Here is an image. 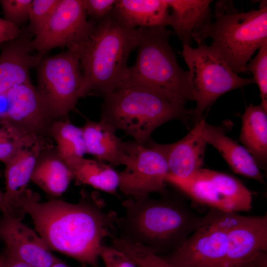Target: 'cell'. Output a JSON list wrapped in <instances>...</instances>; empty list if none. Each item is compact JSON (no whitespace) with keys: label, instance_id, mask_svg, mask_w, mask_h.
Instances as JSON below:
<instances>
[{"label":"cell","instance_id":"6da1fadb","mask_svg":"<svg viewBox=\"0 0 267 267\" xmlns=\"http://www.w3.org/2000/svg\"><path fill=\"white\" fill-rule=\"evenodd\" d=\"M104 204L98 195L86 193L78 203L56 198L41 202L38 194L28 188L18 202L21 216L31 217L50 250L93 267H97L103 240L114 235L118 219Z\"/></svg>","mask_w":267,"mask_h":267},{"label":"cell","instance_id":"7a4b0ae2","mask_svg":"<svg viewBox=\"0 0 267 267\" xmlns=\"http://www.w3.org/2000/svg\"><path fill=\"white\" fill-rule=\"evenodd\" d=\"M138 28L122 23L112 10L98 22L87 39L78 46L82 82L80 98L102 97L122 83L131 52L137 47Z\"/></svg>","mask_w":267,"mask_h":267},{"label":"cell","instance_id":"3957f363","mask_svg":"<svg viewBox=\"0 0 267 267\" xmlns=\"http://www.w3.org/2000/svg\"><path fill=\"white\" fill-rule=\"evenodd\" d=\"M122 205L125 213L117 221L119 236L160 256L179 247L202 219L181 204L166 198L128 197Z\"/></svg>","mask_w":267,"mask_h":267},{"label":"cell","instance_id":"277c9868","mask_svg":"<svg viewBox=\"0 0 267 267\" xmlns=\"http://www.w3.org/2000/svg\"><path fill=\"white\" fill-rule=\"evenodd\" d=\"M103 99L100 120L142 145L164 123L179 120L187 124L192 119V110L185 104L138 84L122 83Z\"/></svg>","mask_w":267,"mask_h":267},{"label":"cell","instance_id":"5b68a950","mask_svg":"<svg viewBox=\"0 0 267 267\" xmlns=\"http://www.w3.org/2000/svg\"><path fill=\"white\" fill-rule=\"evenodd\" d=\"M215 21L205 25L192 35L199 44L211 38L217 50L236 74L245 72L253 54L267 41V1L258 9L240 12L232 0L216 2Z\"/></svg>","mask_w":267,"mask_h":267},{"label":"cell","instance_id":"8992f818","mask_svg":"<svg viewBox=\"0 0 267 267\" xmlns=\"http://www.w3.org/2000/svg\"><path fill=\"white\" fill-rule=\"evenodd\" d=\"M138 31L135 62L128 67L121 84L142 85L184 104L193 101L187 71L178 64L169 43L171 31L165 26Z\"/></svg>","mask_w":267,"mask_h":267},{"label":"cell","instance_id":"52a82bcc","mask_svg":"<svg viewBox=\"0 0 267 267\" xmlns=\"http://www.w3.org/2000/svg\"><path fill=\"white\" fill-rule=\"evenodd\" d=\"M181 55L188 68L189 82L196 107L192 109L195 123L205 110L221 96L230 90L254 84L253 78L235 74L219 52L204 43L193 48L182 44Z\"/></svg>","mask_w":267,"mask_h":267},{"label":"cell","instance_id":"ba28073f","mask_svg":"<svg viewBox=\"0 0 267 267\" xmlns=\"http://www.w3.org/2000/svg\"><path fill=\"white\" fill-rule=\"evenodd\" d=\"M240 217L211 209L179 247L161 256L180 267H225L227 231Z\"/></svg>","mask_w":267,"mask_h":267},{"label":"cell","instance_id":"9c48e42d","mask_svg":"<svg viewBox=\"0 0 267 267\" xmlns=\"http://www.w3.org/2000/svg\"><path fill=\"white\" fill-rule=\"evenodd\" d=\"M36 68V88L52 117H67L80 98L82 75L78 47L43 57Z\"/></svg>","mask_w":267,"mask_h":267},{"label":"cell","instance_id":"30bf717a","mask_svg":"<svg viewBox=\"0 0 267 267\" xmlns=\"http://www.w3.org/2000/svg\"><path fill=\"white\" fill-rule=\"evenodd\" d=\"M165 181L195 202L212 209L238 213L252 208L250 191L239 180L223 173L201 168L184 178L168 174Z\"/></svg>","mask_w":267,"mask_h":267},{"label":"cell","instance_id":"8fae6325","mask_svg":"<svg viewBox=\"0 0 267 267\" xmlns=\"http://www.w3.org/2000/svg\"><path fill=\"white\" fill-rule=\"evenodd\" d=\"M120 165L125 166L119 173V189L124 195L137 197L152 193L165 194L169 169L165 157L156 149L134 141L125 142Z\"/></svg>","mask_w":267,"mask_h":267},{"label":"cell","instance_id":"7c38bea8","mask_svg":"<svg viewBox=\"0 0 267 267\" xmlns=\"http://www.w3.org/2000/svg\"><path fill=\"white\" fill-rule=\"evenodd\" d=\"M87 17L84 0H60L42 30L33 38V49L44 55L56 47L80 45L97 24Z\"/></svg>","mask_w":267,"mask_h":267},{"label":"cell","instance_id":"4fadbf2b","mask_svg":"<svg viewBox=\"0 0 267 267\" xmlns=\"http://www.w3.org/2000/svg\"><path fill=\"white\" fill-rule=\"evenodd\" d=\"M225 267H267V215L243 216L227 231Z\"/></svg>","mask_w":267,"mask_h":267},{"label":"cell","instance_id":"5bb4252c","mask_svg":"<svg viewBox=\"0 0 267 267\" xmlns=\"http://www.w3.org/2000/svg\"><path fill=\"white\" fill-rule=\"evenodd\" d=\"M6 94L8 110L3 122L22 135L50 138V128L55 120L31 82L12 88Z\"/></svg>","mask_w":267,"mask_h":267},{"label":"cell","instance_id":"9a60e30c","mask_svg":"<svg viewBox=\"0 0 267 267\" xmlns=\"http://www.w3.org/2000/svg\"><path fill=\"white\" fill-rule=\"evenodd\" d=\"M0 240L5 252L32 267H50L58 259L38 233L12 217H0Z\"/></svg>","mask_w":267,"mask_h":267},{"label":"cell","instance_id":"2e32d148","mask_svg":"<svg viewBox=\"0 0 267 267\" xmlns=\"http://www.w3.org/2000/svg\"><path fill=\"white\" fill-rule=\"evenodd\" d=\"M50 138L41 137L20 149L5 164V192L0 206L2 215L21 220L18 207L21 195L27 188L28 183L36 161Z\"/></svg>","mask_w":267,"mask_h":267},{"label":"cell","instance_id":"e0dca14e","mask_svg":"<svg viewBox=\"0 0 267 267\" xmlns=\"http://www.w3.org/2000/svg\"><path fill=\"white\" fill-rule=\"evenodd\" d=\"M205 121L196 122L189 133L180 140L170 144H159L150 140L148 144L158 150L167 162L169 175L188 178L202 168L207 142L204 136Z\"/></svg>","mask_w":267,"mask_h":267},{"label":"cell","instance_id":"ac0fdd59","mask_svg":"<svg viewBox=\"0 0 267 267\" xmlns=\"http://www.w3.org/2000/svg\"><path fill=\"white\" fill-rule=\"evenodd\" d=\"M229 125L215 126L205 122L204 136L207 143L219 151L234 173L264 183V177L253 156L244 146L226 135Z\"/></svg>","mask_w":267,"mask_h":267},{"label":"cell","instance_id":"d6986e66","mask_svg":"<svg viewBox=\"0 0 267 267\" xmlns=\"http://www.w3.org/2000/svg\"><path fill=\"white\" fill-rule=\"evenodd\" d=\"M72 179L69 167L51 142L38 157L31 180L46 194L55 198L66 190Z\"/></svg>","mask_w":267,"mask_h":267},{"label":"cell","instance_id":"ffe728a7","mask_svg":"<svg viewBox=\"0 0 267 267\" xmlns=\"http://www.w3.org/2000/svg\"><path fill=\"white\" fill-rule=\"evenodd\" d=\"M113 11L124 24L133 28H152L169 25L166 0H118Z\"/></svg>","mask_w":267,"mask_h":267},{"label":"cell","instance_id":"44dd1931","mask_svg":"<svg viewBox=\"0 0 267 267\" xmlns=\"http://www.w3.org/2000/svg\"><path fill=\"white\" fill-rule=\"evenodd\" d=\"M170 12L169 25L182 41L190 45L192 35L211 21L209 0H166Z\"/></svg>","mask_w":267,"mask_h":267},{"label":"cell","instance_id":"7402d4cb","mask_svg":"<svg viewBox=\"0 0 267 267\" xmlns=\"http://www.w3.org/2000/svg\"><path fill=\"white\" fill-rule=\"evenodd\" d=\"M81 128L87 153L111 166L120 165L125 141L117 136L115 129L101 120L94 121L88 119Z\"/></svg>","mask_w":267,"mask_h":267},{"label":"cell","instance_id":"603a6c76","mask_svg":"<svg viewBox=\"0 0 267 267\" xmlns=\"http://www.w3.org/2000/svg\"><path fill=\"white\" fill-rule=\"evenodd\" d=\"M239 139L260 168L267 161V111L261 104L246 106L241 116Z\"/></svg>","mask_w":267,"mask_h":267},{"label":"cell","instance_id":"cb8c5ba5","mask_svg":"<svg viewBox=\"0 0 267 267\" xmlns=\"http://www.w3.org/2000/svg\"><path fill=\"white\" fill-rule=\"evenodd\" d=\"M66 164L77 183L88 185L109 194H116L119 189V173L108 164L83 157Z\"/></svg>","mask_w":267,"mask_h":267},{"label":"cell","instance_id":"d4e9b609","mask_svg":"<svg viewBox=\"0 0 267 267\" xmlns=\"http://www.w3.org/2000/svg\"><path fill=\"white\" fill-rule=\"evenodd\" d=\"M49 136L56 150L66 163L84 157L86 148L82 128L71 123L67 117L54 121Z\"/></svg>","mask_w":267,"mask_h":267},{"label":"cell","instance_id":"484cf974","mask_svg":"<svg viewBox=\"0 0 267 267\" xmlns=\"http://www.w3.org/2000/svg\"><path fill=\"white\" fill-rule=\"evenodd\" d=\"M111 245L126 254L137 267H180L137 243L119 236L111 238Z\"/></svg>","mask_w":267,"mask_h":267},{"label":"cell","instance_id":"4316f807","mask_svg":"<svg viewBox=\"0 0 267 267\" xmlns=\"http://www.w3.org/2000/svg\"><path fill=\"white\" fill-rule=\"evenodd\" d=\"M245 71L253 74V79L260 90V104L267 111V41L260 46L256 56L246 64Z\"/></svg>","mask_w":267,"mask_h":267},{"label":"cell","instance_id":"83f0119b","mask_svg":"<svg viewBox=\"0 0 267 267\" xmlns=\"http://www.w3.org/2000/svg\"><path fill=\"white\" fill-rule=\"evenodd\" d=\"M59 1L60 0H32L27 29L34 37L42 30Z\"/></svg>","mask_w":267,"mask_h":267},{"label":"cell","instance_id":"f1b7e54d","mask_svg":"<svg viewBox=\"0 0 267 267\" xmlns=\"http://www.w3.org/2000/svg\"><path fill=\"white\" fill-rule=\"evenodd\" d=\"M32 0H0L4 19L19 26L29 20Z\"/></svg>","mask_w":267,"mask_h":267},{"label":"cell","instance_id":"f546056e","mask_svg":"<svg viewBox=\"0 0 267 267\" xmlns=\"http://www.w3.org/2000/svg\"><path fill=\"white\" fill-rule=\"evenodd\" d=\"M100 258L105 267H137L126 254L111 245L103 244Z\"/></svg>","mask_w":267,"mask_h":267},{"label":"cell","instance_id":"4dcf8cb0","mask_svg":"<svg viewBox=\"0 0 267 267\" xmlns=\"http://www.w3.org/2000/svg\"><path fill=\"white\" fill-rule=\"evenodd\" d=\"M87 16L98 22L105 17L113 9L115 0H84Z\"/></svg>","mask_w":267,"mask_h":267},{"label":"cell","instance_id":"1f68e13d","mask_svg":"<svg viewBox=\"0 0 267 267\" xmlns=\"http://www.w3.org/2000/svg\"><path fill=\"white\" fill-rule=\"evenodd\" d=\"M21 31L18 26L0 17V44L15 39Z\"/></svg>","mask_w":267,"mask_h":267},{"label":"cell","instance_id":"d6a6232c","mask_svg":"<svg viewBox=\"0 0 267 267\" xmlns=\"http://www.w3.org/2000/svg\"><path fill=\"white\" fill-rule=\"evenodd\" d=\"M5 267H32L7 254L5 251L2 255Z\"/></svg>","mask_w":267,"mask_h":267},{"label":"cell","instance_id":"836d02e7","mask_svg":"<svg viewBox=\"0 0 267 267\" xmlns=\"http://www.w3.org/2000/svg\"><path fill=\"white\" fill-rule=\"evenodd\" d=\"M50 267H69L67 264L58 259Z\"/></svg>","mask_w":267,"mask_h":267},{"label":"cell","instance_id":"e575fe53","mask_svg":"<svg viewBox=\"0 0 267 267\" xmlns=\"http://www.w3.org/2000/svg\"><path fill=\"white\" fill-rule=\"evenodd\" d=\"M0 267H5L3 258L2 256L0 257Z\"/></svg>","mask_w":267,"mask_h":267},{"label":"cell","instance_id":"d590c367","mask_svg":"<svg viewBox=\"0 0 267 267\" xmlns=\"http://www.w3.org/2000/svg\"><path fill=\"white\" fill-rule=\"evenodd\" d=\"M2 193L1 192L0 190V206L1 204L2 200Z\"/></svg>","mask_w":267,"mask_h":267},{"label":"cell","instance_id":"8d00e7d4","mask_svg":"<svg viewBox=\"0 0 267 267\" xmlns=\"http://www.w3.org/2000/svg\"><path fill=\"white\" fill-rule=\"evenodd\" d=\"M1 122H2L1 120L0 119V127L1 124Z\"/></svg>","mask_w":267,"mask_h":267}]
</instances>
